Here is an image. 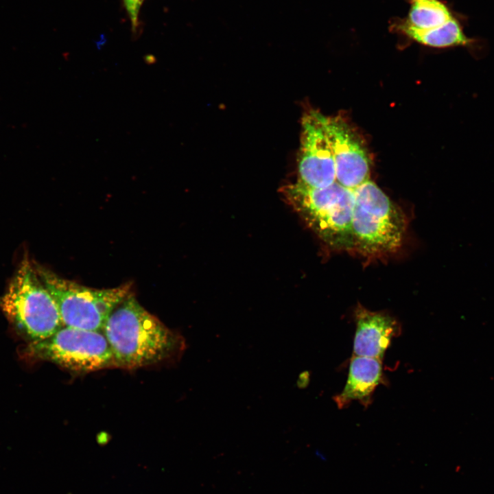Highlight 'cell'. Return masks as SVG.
I'll return each instance as SVG.
<instances>
[{"mask_svg": "<svg viewBox=\"0 0 494 494\" xmlns=\"http://www.w3.org/2000/svg\"><path fill=\"white\" fill-rule=\"evenodd\" d=\"M410 10L405 23L418 30L440 26L452 16L447 8L438 0H409Z\"/></svg>", "mask_w": 494, "mask_h": 494, "instance_id": "cell-12", "label": "cell"}, {"mask_svg": "<svg viewBox=\"0 0 494 494\" xmlns=\"http://www.w3.org/2000/svg\"><path fill=\"white\" fill-rule=\"evenodd\" d=\"M401 31L416 41L434 47L469 45L471 40L463 34L458 23L452 17L444 24L429 30H418L404 23Z\"/></svg>", "mask_w": 494, "mask_h": 494, "instance_id": "cell-11", "label": "cell"}, {"mask_svg": "<svg viewBox=\"0 0 494 494\" xmlns=\"http://www.w3.org/2000/svg\"><path fill=\"white\" fill-rule=\"evenodd\" d=\"M324 124L333 153L336 182L353 190L369 180L370 163L367 153L343 119L324 116Z\"/></svg>", "mask_w": 494, "mask_h": 494, "instance_id": "cell-8", "label": "cell"}, {"mask_svg": "<svg viewBox=\"0 0 494 494\" xmlns=\"http://www.w3.org/2000/svg\"><path fill=\"white\" fill-rule=\"evenodd\" d=\"M282 193L307 226L326 244L335 248H354L353 190L338 182L320 189L296 182L285 186Z\"/></svg>", "mask_w": 494, "mask_h": 494, "instance_id": "cell-2", "label": "cell"}, {"mask_svg": "<svg viewBox=\"0 0 494 494\" xmlns=\"http://www.w3.org/2000/svg\"><path fill=\"white\" fill-rule=\"evenodd\" d=\"M381 381V360L353 355L346 385L342 392L335 397V402L340 408L347 406L353 401H359L367 406Z\"/></svg>", "mask_w": 494, "mask_h": 494, "instance_id": "cell-10", "label": "cell"}, {"mask_svg": "<svg viewBox=\"0 0 494 494\" xmlns=\"http://www.w3.org/2000/svg\"><path fill=\"white\" fill-rule=\"evenodd\" d=\"M356 330L353 355L382 360L392 338L399 333L397 320L389 314L359 306L355 311Z\"/></svg>", "mask_w": 494, "mask_h": 494, "instance_id": "cell-9", "label": "cell"}, {"mask_svg": "<svg viewBox=\"0 0 494 494\" xmlns=\"http://www.w3.org/2000/svg\"><path fill=\"white\" fill-rule=\"evenodd\" d=\"M144 59L145 62L148 64H154L156 62L155 58L152 56H147L144 58Z\"/></svg>", "mask_w": 494, "mask_h": 494, "instance_id": "cell-15", "label": "cell"}, {"mask_svg": "<svg viewBox=\"0 0 494 494\" xmlns=\"http://www.w3.org/2000/svg\"><path fill=\"white\" fill-rule=\"evenodd\" d=\"M324 116L310 110L302 119L296 182L310 188H325L336 182L335 163Z\"/></svg>", "mask_w": 494, "mask_h": 494, "instance_id": "cell-7", "label": "cell"}, {"mask_svg": "<svg viewBox=\"0 0 494 494\" xmlns=\"http://www.w3.org/2000/svg\"><path fill=\"white\" fill-rule=\"evenodd\" d=\"M0 307L33 342L45 340L64 326L54 299L28 260L23 261L0 298Z\"/></svg>", "mask_w": 494, "mask_h": 494, "instance_id": "cell-4", "label": "cell"}, {"mask_svg": "<svg viewBox=\"0 0 494 494\" xmlns=\"http://www.w3.org/2000/svg\"><path fill=\"white\" fill-rule=\"evenodd\" d=\"M353 192L354 248L368 255L384 254L399 248L406 227L401 210L370 180Z\"/></svg>", "mask_w": 494, "mask_h": 494, "instance_id": "cell-3", "label": "cell"}, {"mask_svg": "<svg viewBox=\"0 0 494 494\" xmlns=\"http://www.w3.org/2000/svg\"><path fill=\"white\" fill-rule=\"evenodd\" d=\"M308 375H309V374L307 372L302 373L299 375L298 381H297V386L298 388H303L307 386V384L308 383V380H309Z\"/></svg>", "mask_w": 494, "mask_h": 494, "instance_id": "cell-14", "label": "cell"}, {"mask_svg": "<svg viewBox=\"0 0 494 494\" xmlns=\"http://www.w3.org/2000/svg\"><path fill=\"white\" fill-rule=\"evenodd\" d=\"M144 0H124V3L130 18L134 33L138 28V18L140 8Z\"/></svg>", "mask_w": 494, "mask_h": 494, "instance_id": "cell-13", "label": "cell"}, {"mask_svg": "<svg viewBox=\"0 0 494 494\" xmlns=\"http://www.w3.org/2000/svg\"><path fill=\"white\" fill-rule=\"evenodd\" d=\"M35 270L54 299L64 326L103 331L111 314L130 294V283L95 289L62 278L38 265Z\"/></svg>", "mask_w": 494, "mask_h": 494, "instance_id": "cell-5", "label": "cell"}, {"mask_svg": "<svg viewBox=\"0 0 494 494\" xmlns=\"http://www.w3.org/2000/svg\"><path fill=\"white\" fill-rule=\"evenodd\" d=\"M103 333L117 367L137 368L177 357L184 338L149 313L130 294L113 311Z\"/></svg>", "mask_w": 494, "mask_h": 494, "instance_id": "cell-1", "label": "cell"}, {"mask_svg": "<svg viewBox=\"0 0 494 494\" xmlns=\"http://www.w3.org/2000/svg\"><path fill=\"white\" fill-rule=\"evenodd\" d=\"M30 351L71 372L82 373L116 366L103 331L64 326L50 337L33 342Z\"/></svg>", "mask_w": 494, "mask_h": 494, "instance_id": "cell-6", "label": "cell"}]
</instances>
